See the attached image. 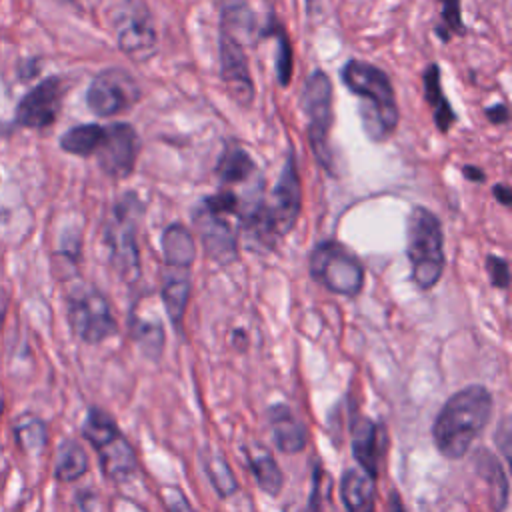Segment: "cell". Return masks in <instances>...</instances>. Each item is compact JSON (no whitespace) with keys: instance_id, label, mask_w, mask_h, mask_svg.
I'll use <instances>...</instances> for the list:
<instances>
[{"instance_id":"6da1fadb","label":"cell","mask_w":512,"mask_h":512,"mask_svg":"<svg viewBox=\"0 0 512 512\" xmlns=\"http://www.w3.org/2000/svg\"><path fill=\"white\" fill-rule=\"evenodd\" d=\"M492 408V394L482 384H470L454 392L432 424V438L438 452L448 460L464 458L490 422Z\"/></svg>"},{"instance_id":"7a4b0ae2","label":"cell","mask_w":512,"mask_h":512,"mask_svg":"<svg viewBox=\"0 0 512 512\" xmlns=\"http://www.w3.org/2000/svg\"><path fill=\"white\" fill-rule=\"evenodd\" d=\"M302 212V184L296 168V156L290 150L282 166L280 178L272 188L270 202L258 198L242 214V226L250 240L266 248H274L280 238L292 232Z\"/></svg>"},{"instance_id":"3957f363","label":"cell","mask_w":512,"mask_h":512,"mask_svg":"<svg viewBox=\"0 0 512 512\" xmlns=\"http://www.w3.org/2000/svg\"><path fill=\"white\" fill-rule=\"evenodd\" d=\"M340 78L360 100V118L368 138L386 140L400 120L396 92L388 74L370 62L350 60L344 64Z\"/></svg>"},{"instance_id":"277c9868","label":"cell","mask_w":512,"mask_h":512,"mask_svg":"<svg viewBox=\"0 0 512 512\" xmlns=\"http://www.w3.org/2000/svg\"><path fill=\"white\" fill-rule=\"evenodd\" d=\"M406 256L414 284L434 288L446 264L444 234L438 216L424 206H414L406 218Z\"/></svg>"},{"instance_id":"5b68a950","label":"cell","mask_w":512,"mask_h":512,"mask_svg":"<svg viewBox=\"0 0 512 512\" xmlns=\"http://www.w3.org/2000/svg\"><path fill=\"white\" fill-rule=\"evenodd\" d=\"M144 204L136 192L122 194L108 216L104 238L110 252V264L124 278L136 282L140 278V250H138V224Z\"/></svg>"},{"instance_id":"8992f818","label":"cell","mask_w":512,"mask_h":512,"mask_svg":"<svg viewBox=\"0 0 512 512\" xmlns=\"http://www.w3.org/2000/svg\"><path fill=\"white\" fill-rule=\"evenodd\" d=\"M82 436L98 452L100 468L110 480H126L136 470V452L114 418L98 406L88 408Z\"/></svg>"},{"instance_id":"52a82bcc","label":"cell","mask_w":512,"mask_h":512,"mask_svg":"<svg viewBox=\"0 0 512 512\" xmlns=\"http://www.w3.org/2000/svg\"><path fill=\"white\" fill-rule=\"evenodd\" d=\"M334 90L332 80L324 70H314L302 88L300 108L306 116V134L318 162L330 170L332 152H330V130L334 124Z\"/></svg>"},{"instance_id":"ba28073f","label":"cell","mask_w":512,"mask_h":512,"mask_svg":"<svg viewBox=\"0 0 512 512\" xmlns=\"http://www.w3.org/2000/svg\"><path fill=\"white\" fill-rule=\"evenodd\" d=\"M310 276L326 290L340 296H356L364 286V266L342 242L324 240L314 246L308 260Z\"/></svg>"},{"instance_id":"9c48e42d","label":"cell","mask_w":512,"mask_h":512,"mask_svg":"<svg viewBox=\"0 0 512 512\" xmlns=\"http://www.w3.org/2000/svg\"><path fill=\"white\" fill-rule=\"evenodd\" d=\"M274 22L270 0H220V34L242 48L270 36Z\"/></svg>"},{"instance_id":"30bf717a","label":"cell","mask_w":512,"mask_h":512,"mask_svg":"<svg viewBox=\"0 0 512 512\" xmlns=\"http://www.w3.org/2000/svg\"><path fill=\"white\" fill-rule=\"evenodd\" d=\"M68 322L72 332L86 344H98L118 332L110 304L96 288H84L70 296Z\"/></svg>"},{"instance_id":"8fae6325","label":"cell","mask_w":512,"mask_h":512,"mask_svg":"<svg viewBox=\"0 0 512 512\" xmlns=\"http://www.w3.org/2000/svg\"><path fill=\"white\" fill-rule=\"evenodd\" d=\"M142 96L140 84L122 68H108L96 74L86 92V104L92 114L112 118L130 110Z\"/></svg>"},{"instance_id":"7c38bea8","label":"cell","mask_w":512,"mask_h":512,"mask_svg":"<svg viewBox=\"0 0 512 512\" xmlns=\"http://www.w3.org/2000/svg\"><path fill=\"white\" fill-rule=\"evenodd\" d=\"M140 152V138L126 122H114L104 128V138L96 150L100 168L112 178L132 174Z\"/></svg>"},{"instance_id":"4fadbf2b","label":"cell","mask_w":512,"mask_h":512,"mask_svg":"<svg viewBox=\"0 0 512 512\" xmlns=\"http://www.w3.org/2000/svg\"><path fill=\"white\" fill-rule=\"evenodd\" d=\"M64 84L58 76L42 80L32 88L16 108V122L26 128H46L50 126L62 108Z\"/></svg>"},{"instance_id":"5bb4252c","label":"cell","mask_w":512,"mask_h":512,"mask_svg":"<svg viewBox=\"0 0 512 512\" xmlns=\"http://www.w3.org/2000/svg\"><path fill=\"white\" fill-rule=\"evenodd\" d=\"M218 54H220V78L224 82L228 96L238 106H250L254 102V80L250 74L244 48L232 38L220 34Z\"/></svg>"},{"instance_id":"9a60e30c","label":"cell","mask_w":512,"mask_h":512,"mask_svg":"<svg viewBox=\"0 0 512 512\" xmlns=\"http://www.w3.org/2000/svg\"><path fill=\"white\" fill-rule=\"evenodd\" d=\"M352 456L372 480L380 476V464L386 456V428L366 416H354L352 426Z\"/></svg>"},{"instance_id":"2e32d148","label":"cell","mask_w":512,"mask_h":512,"mask_svg":"<svg viewBox=\"0 0 512 512\" xmlns=\"http://www.w3.org/2000/svg\"><path fill=\"white\" fill-rule=\"evenodd\" d=\"M194 226L212 260L218 264H230L238 258V236L224 216L212 214L200 206L194 210Z\"/></svg>"},{"instance_id":"e0dca14e","label":"cell","mask_w":512,"mask_h":512,"mask_svg":"<svg viewBox=\"0 0 512 512\" xmlns=\"http://www.w3.org/2000/svg\"><path fill=\"white\" fill-rule=\"evenodd\" d=\"M120 50L136 62L150 60L158 52V36L146 10H136L118 26Z\"/></svg>"},{"instance_id":"ac0fdd59","label":"cell","mask_w":512,"mask_h":512,"mask_svg":"<svg viewBox=\"0 0 512 512\" xmlns=\"http://www.w3.org/2000/svg\"><path fill=\"white\" fill-rule=\"evenodd\" d=\"M190 292H192L190 268L164 264L160 294H162L166 314H168L172 326L178 330L182 326V318H184V312H186V306L190 300Z\"/></svg>"},{"instance_id":"d6986e66","label":"cell","mask_w":512,"mask_h":512,"mask_svg":"<svg viewBox=\"0 0 512 512\" xmlns=\"http://www.w3.org/2000/svg\"><path fill=\"white\" fill-rule=\"evenodd\" d=\"M274 446L284 454H296L306 446V428L286 404H274L268 410Z\"/></svg>"},{"instance_id":"ffe728a7","label":"cell","mask_w":512,"mask_h":512,"mask_svg":"<svg viewBox=\"0 0 512 512\" xmlns=\"http://www.w3.org/2000/svg\"><path fill=\"white\" fill-rule=\"evenodd\" d=\"M340 500L346 512H376L374 480L356 468L344 470L340 478Z\"/></svg>"},{"instance_id":"44dd1931","label":"cell","mask_w":512,"mask_h":512,"mask_svg":"<svg viewBox=\"0 0 512 512\" xmlns=\"http://www.w3.org/2000/svg\"><path fill=\"white\" fill-rule=\"evenodd\" d=\"M474 464H476V472L488 482L492 512H502L508 504V490H510L504 468L500 466L498 458H494V454L484 448L476 452Z\"/></svg>"},{"instance_id":"7402d4cb","label":"cell","mask_w":512,"mask_h":512,"mask_svg":"<svg viewBox=\"0 0 512 512\" xmlns=\"http://www.w3.org/2000/svg\"><path fill=\"white\" fill-rule=\"evenodd\" d=\"M424 98L434 114V124L440 132H448L454 122H456V114L448 102V98L442 92V84H440V68L438 64H428L424 70Z\"/></svg>"},{"instance_id":"603a6c76","label":"cell","mask_w":512,"mask_h":512,"mask_svg":"<svg viewBox=\"0 0 512 512\" xmlns=\"http://www.w3.org/2000/svg\"><path fill=\"white\" fill-rule=\"evenodd\" d=\"M162 244V254H164V264L168 266H182V268H192L196 248H194V238L192 232L184 224H170L160 238Z\"/></svg>"},{"instance_id":"cb8c5ba5","label":"cell","mask_w":512,"mask_h":512,"mask_svg":"<svg viewBox=\"0 0 512 512\" xmlns=\"http://www.w3.org/2000/svg\"><path fill=\"white\" fill-rule=\"evenodd\" d=\"M248 468L258 484V488L270 496H278L284 486V474L272 454H268L262 446H256L248 452Z\"/></svg>"},{"instance_id":"d4e9b609","label":"cell","mask_w":512,"mask_h":512,"mask_svg":"<svg viewBox=\"0 0 512 512\" xmlns=\"http://www.w3.org/2000/svg\"><path fill=\"white\" fill-rule=\"evenodd\" d=\"M88 472V456L80 442L66 438L60 442L54 462V478L60 482H74Z\"/></svg>"},{"instance_id":"484cf974","label":"cell","mask_w":512,"mask_h":512,"mask_svg":"<svg viewBox=\"0 0 512 512\" xmlns=\"http://www.w3.org/2000/svg\"><path fill=\"white\" fill-rule=\"evenodd\" d=\"M256 172V162L242 148H226L216 166V174L222 184H240L246 182Z\"/></svg>"},{"instance_id":"4316f807","label":"cell","mask_w":512,"mask_h":512,"mask_svg":"<svg viewBox=\"0 0 512 512\" xmlns=\"http://www.w3.org/2000/svg\"><path fill=\"white\" fill-rule=\"evenodd\" d=\"M102 138H104V126L80 124L62 134L60 148L74 156H92L96 154Z\"/></svg>"},{"instance_id":"83f0119b","label":"cell","mask_w":512,"mask_h":512,"mask_svg":"<svg viewBox=\"0 0 512 512\" xmlns=\"http://www.w3.org/2000/svg\"><path fill=\"white\" fill-rule=\"evenodd\" d=\"M130 334L140 346L142 354H146L152 360H158L164 348V328L156 320H144L136 318L134 314L130 316Z\"/></svg>"},{"instance_id":"f1b7e54d","label":"cell","mask_w":512,"mask_h":512,"mask_svg":"<svg viewBox=\"0 0 512 512\" xmlns=\"http://www.w3.org/2000/svg\"><path fill=\"white\" fill-rule=\"evenodd\" d=\"M204 470H206V474L210 478L212 488L218 492L220 498H228V496L238 492V482L234 478V472H232V468L228 466V462H226V458L222 454L206 450Z\"/></svg>"},{"instance_id":"f546056e","label":"cell","mask_w":512,"mask_h":512,"mask_svg":"<svg viewBox=\"0 0 512 512\" xmlns=\"http://www.w3.org/2000/svg\"><path fill=\"white\" fill-rule=\"evenodd\" d=\"M270 36L276 38V76H278V84L280 86H288L292 80V68H294V60H292V46H290V38L286 34V30L276 22L272 26Z\"/></svg>"},{"instance_id":"4dcf8cb0","label":"cell","mask_w":512,"mask_h":512,"mask_svg":"<svg viewBox=\"0 0 512 512\" xmlns=\"http://www.w3.org/2000/svg\"><path fill=\"white\" fill-rule=\"evenodd\" d=\"M16 442L24 452H40L46 446V424L40 418H26L16 428Z\"/></svg>"},{"instance_id":"1f68e13d","label":"cell","mask_w":512,"mask_h":512,"mask_svg":"<svg viewBox=\"0 0 512 512\" xmlns=\"http://www.w3.org/2000/svg\"><path fill=\"white\" fill-rule=\"evenodd\" d=\"M442 10V24L440 28H436V32L442 36L444 42H448L452 38V34H462L464 26H462V12H460V0H438Z\"/></svg>"},{"instance_id":"d6a6232c","label":"cell","mask_w":512,"mask_h":512,"mask_svg":"<svg viewBox=\"0 0 512 512\" xmlns=\"http://www.w3.org/2000/svg\"><path fill=\"white\" fill-rule=\"evenodd\" d=\"M160 498L166 506L168 512H194L192 504L184 496V492L176 486H162L160 488Z\"/></svg>"},{"instance_id":"836d02e7","label":"cell","mask_w":512,"mask_h":512,"mask_svg":"<svg viewBox=\"0 0 512 512\" xmlns=\"http://www.w3.org/2000/svg\"><path fill=\"white\" fill-rule=\"evenodd\" d=\"M486 270L490 274V282L492 286L496 288H508V282H510V268H508V262L500 256H494L490 254L486 258Z\"/></svg>"},{"instance_id":"e575fe53","label":"cell","mask_w":512,"mask_h":512,"mask_svg":"<svg viewBox=\"0 0 512 512\" xmlns=\"http://www.w3.org/2000/svg\"><path fill=\"white\" fill-rule=\"evenodd\" d=\"M484 114L488 116V120H490L492 124H506L508 118H510V112H508V106H506V104H494V106L486 108Z\"/></svg>"},{"instance_id":"d590c367","label":"cell","mask_w":512,"mask_h":512,"mask_svg":"<svg viewBox=\"0 0 512 512\" xmlns=\"http://www.w3.org/2000/svg\"><path fill=\"white\" fill-rule=\"evenodd\" d=\"M492 194H494V198H496L500 204L510 206V202H512V190H510V186H506V184H496V186L492 188Z\"/></svg>"},{"instance_id":"8d00e7d4","label":"cell","mask_w":512,"mask_h":512,"mask_svg":"<svg viewBox=\"0 0 512 512\" xmlns=\"http://www.w3.org/2000/svg\"><path fill=\"white\" fill-rule=\"evenodd\" d=\"M462 174H464V178H468V180H472V182H484L486 180V174L480 170V168H476V166H462Z\"/></svg>"},{"instance_id":"74e56055","label":"cell","mask_w":512,"mask_h":512,"mask_svg":"<svg viewBox=\"0 0 512 512\" xmlns=\"http://www.w3.org/2000/svg\"><path fill=\"white\" fill-rule=\"evenodd\" d=\"M388 512H406L400 494L394 492V490H392V494H390V498H388Z\"/></svg>"},{"instance_id":"f35d334b","label":"cell","mask_w":512,"mask_h":512,"mask_svg":"<svg viewBox=\"0 0 512 512\" xmlns=\"http://www.w3.org/2000/svg\"><path fill=\"white\" fill-rule=\"evenodd\" d=\"M6 312H8V292L0 286V328H2V324H4Z\"/></svg>"},{"instance_id":"ab89813d","label":"cell","mask_w":512,"mask_h":512,"mask_svg":"<svg viewBox=\"0 0 512 512\" xmlns=\"http://www.w3.org/2000/svg\"><path fill=\"white\" fill-rule=\"evenodd\" d=\"M2 408H4V402L0 400V416H2Z\"/></svg>"},{"instance_id":"60d3db41","label":"cell","mask_w":512,"mask_h":512,"mask_svg":"<svg viewBox=\"0 0 512 512\" xmlns=\"http://www.w3.org/2000/svg\"><path fill=\"white\" fill-rule=\"evenodd\" d=\"M136 512H146V510H142V508H136Z\"/></svg>"}]
</instances>
